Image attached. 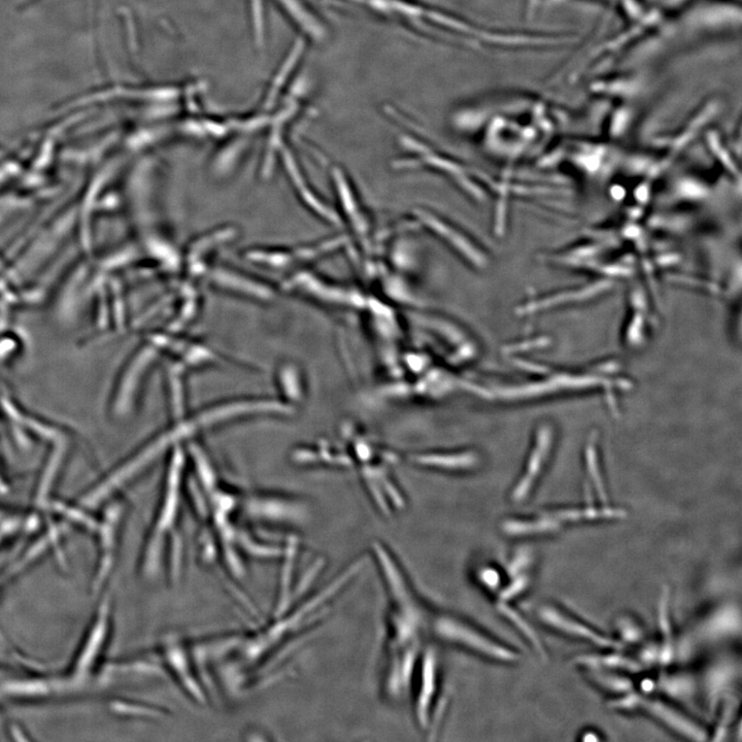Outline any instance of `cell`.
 I'll return each instance as SVG.
<instances>
[{"label":"cell","mask_w":742,"mask_h":742,"mask_svg":"<svg viewBox=\"0 0 742 742\" xmlns=\"http://www.w3.org/2000/svg\"><path fill=\"white\" fill-rule=\"evenodd\" d=\"M372 14L415 34L473 49H487L504 42L496 30L416 0H372Z\"/></svg>","instance_id":"6da1fadb"},{"label":"cell","mask_w":742,"mask_h":742,"mask_svg":"<svg viewBox=\"0 0 742 742\" xmlns=\"http://www.w3.org/2000/svg\"><path fill=\"white\" fill-rule=\"evenodd\" d=\"M504 532L511 536H530L557 532L560 529V523L550 516L541 519L528 520H511L505 523Z\"/></svg>","instance_id":"9c48e42d"},{"label":"cell","mask_w":742,"mask_h":742,"mask_svg":"<svg viewBox=\"0 0 742 742\" xmlns=\"http://www.w3.org/2000/svg\"><path fill=\"white\" fill-rule=\"evenodd\" d=\"M427 631L444 642L460 645L481 657L500 663L513 664L520 661L517 651L497 642L464 619L449 614L430 615Z\"/></svg>","instance_id":"7a4b0ae2"},{"label":"cell","mask_w":742,"mask_h":742,"mask_svg":"<svg viewBox=\"0 0 742 742\" xmlns=\"http://www.w3.org/2000/svg\"><path fill=\"white\" fill-rule=\"evenodd\" d=\"M438 692V658L435 649H427L422 656L419 689L415 703V716L423 730L429 727L434 700Z\"/></svg>","instance_id":"5b68a950"},{"label":"cell","mask_w":742,"mask_h":742,"mask_svg":"<svg viewBox=\"0 0 742 742\" xmlns=\"http://www.w3.org/2000/svg\"><path fill=\"white\" fill-rule=\"evenodd\" d=\"M635 711H644L683 739L693 741H705L707 739V733L703 727L672 705L659 699L647 698L638 694Z\"/></svg>","instance_id":"3957f363"},{"label":"cell","mask_w":742,"mask_h":742,"mask_svg":"<svg viewBox=\"0 0 742 742\" xmlns=\"http://www.w3.org/2000/svg\"><path fill=\"white\" fill-rule=\"evenodd\" d=\"M582 741L586 742L598 741H600V737H598L596 733L587 732L585 733L584 736H582Z\"/></svg>","instance_id":"5bb4252c"},{"label":"cell","mask_w":742,"mask_h":742,"mask_svg":"<svg viewBox=\"0 0 742 742\" xmlns=\"http://www.w3.org/2000/svg\"><path fill=\"white\" fill-rule=\"evenodd\" d=\"M576 665L582 666L588 670L624 671V672L637 673L643 670L642 663L626 657L621 654H587L575 657L573 660Z\"/></svg>","instance_id":"52a82bcc"},{"label":"cell","mask_w":742,"mask_h":742,"mask_svg":"<svg viewBox=\"0 0 742 742\" xmlns=\"http://www.w3.org/2000/svg\"><path fill=\"white\" fill-rule=\"evenodd\" d=\"M588 677L594 683L608 692L624 695L633 691V681L619 674L618 671L588 670Z\"/></svg>","instance_id":"30bf717a"},{"label":"cell","mask_w":742,"mask_h":742,"mask_svg":"<svg viewBox=\"0 0 742 742\" xmlns=\"http://www.w3.org/2000/svg\"><path fill=\"white\" fill-rule=\"evenodd\" d=\"M477 576H479L481 584L486 588L489 589L490 591L496 592L500 588V574L496 569H491V567H486V569H483L479 571Z\"/></svg>","instance_id":"4fadbf2b"},{"label":"cell","mask_w":742,"mask_h":742,"mask_svg":"<svg viewBox=\"0 0 742 742\" xmlns=\"http://www.w3.org/2000/svg\"><path fill=\"white\" fill-rule=\"evenodd\" d=\"M669 591L662 593L658 608V621L660 632L662 634V647L660 649V662L663 665H668L674 658V645H673L672 625H671L670 612H669Z\"/></svg>","instance_id":"ba28073f"},{"label":"cell","mask_w":742,"mask_h":742,"mask_svg":"<svg viewBox=\"0 0 742 742\" xmlns=\"http://www.w3.org/2000/svg\"><path fill=\"white\" fill-rule=\"evenodd\" d=\"M498 610L504 616L505 618L509 619L516 628L523 634V636L527 638L530 642V644L536 649L537 653L541 656V657H546V649H544L543 643L539 640V635L533 629L532 626L524 619V617L519 612H516L511 605L507 602H498Z\"/></svg>","instance_id":"8fae6325"},{"label":"cell","mask_w":742,"mask_h":742,"mask_svg":"<svg viewBox=\"0 0 742 742\" xmlns=\"http://www.w3.org/2000/svg\"><path fill=\"white\" fill-rule=\"evenodd\" d=\"M285 14L313 40H322L326 36V29L318 16H316L302 0H275Z\"/></svg>","instance_id":"8992f818"},{"label":"cell","mask_w":742,"mask_h":742,"mask_svg":"<svg viewBox=\"0 0 742 742\" xmlns=\"http://www.w3.org/2000/svg\"><path fill=\"white\" fill-rule=\"evenodd\" d=\"M539 619L548 627L571 637L578 638L590 642L600 649H614L618 651L624 647L623 643L608 637L605 634L600 633L592 629L590 626L582 623L578 619L572 618L559 608L552 605H544L539 612Z\"/></svg>","instance_id":"277c9868"},{"label":"cell","mask_w":742,"mask_h":742,"mask_svg":"<svg viewBox=\"0 0 742 742\" xmlns=\"http://www.w3.org/2000/svg\"><path fill=\"white\" fill-rule=\"evenodd\" d=\"M252 22L258 44L263 40V0H249Z\"/></svg>","instance_id":"7c38bea8"}]
</instances>
